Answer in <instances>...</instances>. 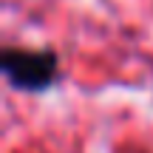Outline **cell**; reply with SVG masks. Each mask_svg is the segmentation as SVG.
Instances as JSON below:
<instances>
[{
	"mask_svg": "<svg viewBox=\"0 0 153 153\" xmlns=\"http://www.w3.org/2000/svg\"><path fill=\"white\" fill-rule=\"evenodd\" d=\"M0 71L6 85L20 94H45L60 79V57L54 48L6 45L0 51Z\"/></svg>",
	"mask_w": 153,
	"mask_h": 153,
	"instance_id": "1",
	"label": "cell"
}]
</instances>
